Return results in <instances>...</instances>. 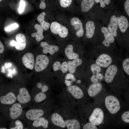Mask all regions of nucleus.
Here are the masks:
<instances>
[{
  "mask_svg": "<svg viewBox=\"0 0 129 129\" xmlns=\"http://www.w3.org/2000/svg\"><path fill=\"white\" fill-rule=\"evenodd\" d=\"M105 106L109 112L114 114L117 113L120 109V105L119 100L115 97L108 96L105 98Z\"/></svg>",
  "mask_w": 129,
  "mask_h": 129,
  "instance_id": "1",
  "label": "nucleus"
},
{
  "mask_svg": "<svg viewBox=\"0 0 129 129\" xmlns=\"http://www.w3.org/2000/svg\"><path fill=\"white\" fill-rule=\"evenodd\" d=\"M50 30L55 34H58L62 38L66 37L68 35V31L65 27L56 22H52L51 25Z\"/></svg>",
  "mask_w": 129,
  "mask_h": 129,
  "instance_id": "2",
  "label": "nucleus"
},
{
  "mask_svg": "<svg viewBox=\"0 0 129 129\" xmlns=\"http://www.w3.org/2000/svg\"><path fill=\"white\" fill-rule=\"evenodd\" d=\"M49 62V59L47 56L43 54L38 55L34 66L35 71L37 72L43 71L47 67Z\"/></svg>",
  "mask_w": 129,
  "mask_h": 129,
  "instance_id": "3",
  "label": "nucleus"
},
{
  "mask_svg": "<svg viewBox=\"0 0 129 129\" xmlns=\"http://www.w3.org/2000/svg\"><path fill=\"white\" fill-rule=\"evenodd\" d=\"M104 117V113L102 110L97 108L93 111L89 118V120L90 122L96 125H98L102 123Z\"/></svg>",
  "mask_w": 129,
  "mask_h": 129,
  "instance_id": "4",
  "label": "nucleus"
},
{
  "mask_svg": "<svg viewBox=\"0 0 129 129\" xmlns=\"http://www.w3.org/2000/svg\"><path fill=\"white\" fill-rule=\"evenodd\" d=\"M118 26L120 32L124 34L129 35V22L124 14L117 17Z\"/></svg>",
  "mask_w": 129,
  "mask_h": 129,
  "instance_id": "5",
  "label": "nucleus"
},
{
  "mask_svg": "<svg viewBox=\"0 0 129 129\" xmlns=\"http://www.w3.org/2000/svg\"><path fill=\"white\" fill-rule=\"evenodd\" d=\"M112 59L108 54H102L100 55L96 59V63L100 67L108 68L112 63Z\"/></svg>",
  "mask_w": 129,
  "mask_h": 129,
  "instance_id": "6",
  "label": "nucleus"
},
{
  "mask_svg": "<svg viewBox=\"0 0 129 129\" xmlns=\"http://www.w3.org/2000/svg\"><path fill=\"white\" fill-rule=\"evenodd\" d=\"M118 71V68L115 65H111L108 67L105 74L104 80L105 82L108 83H111Z\"/></svg>",
  "mask_w": 129,
  "mask_h": 129,
  "instance_id": "7",
  "label": "nucleus"
},
{
  "mask_svg": "<svg viewBox=\"0 0 129 129\" xmlns=\"http://www.w3.org/2000/svg\"><path fill=\"white\" fill-rule=\"evenodd\" d=\"M16 98L20 103L25 104L30 101L31 97L27 90L25 88L22 87L20 89Z\"/></svg>",
  "mask_w": 129,
  "mask_h": 129,
  "instance_id": "8",
  "label": "nucleus"
},
{
  "mask_svg": "<svg viewBox=\"0 0 129 129\" xmlns=\"http://www.w3.org/2000/svg\"><path fill=\"white\" fill-rule=\"evenodd\" d=\"M71 25L74 27V29L77 31L76 35L78 37H81L83 35L84 31L82 23L81 20L77 17L72 18L70 21Z\"/></svg>",
  "mask_w": 129,
  "mask_h": 129,
  "instance_id": "9",
  "label": "nucleus"
},
{
  "mask_svg": "<svg viewBox=\"0 0 129 129\" xmlns=\"http://www.w3.org/2000/svg\"><path fill=\"white\" fill-rule=\"evenodd\" d=\"M9 110L10 117L13 119H16L19 117L22 112V107L19 103L14 104L10 108Z\"/></svg>",
  "mask_w": 129,
  "mask_h": 129,
  "instance_id": "10",
  "label": "nucleus"
},
{
  "mask_svg": "<svg viewBox=\"0 0 129 129\" xmlns=\"http://www.w3.org/2000/svg\"><path fill=\"white\" fill-rule=\"evenodd\" d=\"M101 30L104 38V40L102 42V44L105 46L109 47L110 46V44L114 42V37L109 32L106 27H103Z\"/></svg>",
  "mask_w": 129,
  "mask_h": 129,
  "instance_id": "11",
  "label": "nucleus"
},
{
  "mask_svg": "<svg viewBox=\"0 0 129 129\" xmlns=\"http://www.w3.org/2000/svg\"><path fill=\"white\" fill-rule=\"evenodd\" d=\"M44 112L41 109H31L26 112V116L28 119L34 121L42 116Z\"/></svg>",
  "mask_w": 129,
  "mask_h": 129,
  "instance_id": "12",
  "label": "nucleus"
},
{
  "mask_svg": "<svg viewBox=\"0 0 129 129\" xmlns=\"http://www.w3.org/2000/svg\"><path fill=\"white\" fill-rule=\"evenodd\" d=\"M22 61L25 66L31 70L32 69L35 65V61L33 54L31 53L25 54L22 58Z\"/></svg>",
  "mask_w": 129,
  "mask_h": 129,
  "instance_id": "13",
  "label": "nucleus"
},
{
  "mask_svg": "<svg viewBox=\"0 0 129 129\" xmlns=\"http://www.w3.org/2000/svg\"><path fill=\"white\" fill-rule=\"evenodd\" d=\"M118 27L117 17L115 15H113L110 18L107 28L109 32L114 37L117 36Z\"/></svg>",
  "mask_w": 129,
  "mask_h": 129,
  "instance_id": "14",
  "label": "nucleus"
},
{
  "mask_svg": "<svg viewBox=\"0 0 129 129\" xmlns=\"http://www.w3.org/2000/svg\"><path fill=\"white\" fill-rule=\"evenodd\" d=\"M16 42H15L16 48L19 50L24 49L26 46V39L25 36L22 34L20 33L17 34L15 37Z\"/></svg>",
  "mask_w": 129,
  "mask_h": 129,
  "instance_id": "15",
  "label": "nucleus"
},
{
  "mask_svg": "<svg viewBox=\"0 0 129 129\" xmlns=\"http://www.w3.org/2000/svg\"><path fill=\"white\" fill-rule=\"evenodd\" d=\"M16 99L15 94L13 92H10L5 95L1 96L0 97V101L2 104L10 105L14 103Z\"/></svg>",
  "mask_w": 129,
  "mask_h": 129,
  "instance_id": "16",
  "label": "nucleus"
},
{
  "mask_svg": "<svg viewBox=\"0 0 129 129\" xmlns=\"http://www.w3.org/2000/svg\"><path fill=\"white\" fill-rule=\"evenodd\" d=\"M102 86L100 83L97 82L93 83L89 87L88 90L89 95L93 97L97 95L102 90Z\"/></svg>",
  "mask_w": 129,
  "mask_h": 129,
  "instance_id": "17",
  "label": "nucleus"
},
{
  "mask_svg": "<svg viewBox=\"0 0 129 129\" xmlns=\"http://www.w3.org/2000/svg\"><path fill=\"white\" fill-rule=\"evenodd\" d=\"M40 46L43 48V52L44 53L46 54L48 53L51 55L53 54L55 52H57L59 49V48L57 46L50 45L45 42H41Z\"/></svg>",
  "mask_w": 129,
  "mask_h": 129,
  "instance_id": "18",
  "label": "nucleus"
},
{
  "mask_svg": "<svg viewBox=\"0 0 129 129\" xmlns=\"http://www.w3.org/2000/svg\"><path fill=\"white\" fill-rule=\"evenodd\" d=\"M67 91L75 98L79 99L84 96V93L81 89L75 86H70L68 87Z\"/></svg>",
  "mask_w": 129,
  "mask_h": 129,
  "instance_id": "19",
  "label": "nucleus"
},
{
  "mask_svg": "<svg viewBox=\"0 0 129 129\" xmlns=\"http://www.w3.org/2000/svg\"><path fill=\"white\" fill-rule=\"evenodd\" d=\"M51 118L52 123L55 125L62 128L65 127V121L62 117L58 113H53L51 115Z\"/></svg>",
  "mask_w": 129,
  "mask_h": 129,
  "instance_id": "20",
  "label": "nucleus"
},
{
  "mask_svg": "<svg viewBox=\"0 0 129 129\" xmlns=\"http://www.w3.org/2000/svg\"><path fill=\"white\" fill-rule=\"evenodd\" d=\"M82 63V60L78 58L73 61H69L67 62L68 70L70 73L73 74L75 72L76 68L80 66Z\"/></svg>",
  "mask_w": 129,
  "mask_h": 129,
  "instance_id": "21",
  "label": "nucleus"
},
{
  "mask_svg": "<svg viewBox=\"0 0 129 129\" xmlns=\"http://www.w3.org/2000/svg\"><path fill=\"white\" fill-rule=\"evenodd\" d=\"M86 37L90 38L93 36L95 30V26L93 22L90 21L87 22L86 25Z\"/></svg>",
  "mask_w": 129,
  "mask_h": 129,
  "instance_id": "22",
  "label": "nucleus"
},
{
  "mask_svg": "<svg viewBox=\"0 0 129 129\" xmlns=\"http://www.w3.org/2000/svg\"><path fill=\"white\" fill-rule=\"evenodd\" d=\"M90 68L92 73V75L91 78V81L93 83L98 82V79L97 76V75L101 72V67L96 63H93L91 65Z\"/></svg>",
  "mask_w": 129,
  "mask_h": 129,
  "instance_id": "23",
  "label": "nucleus"
},
{
  "mask_svg": "<svg viewBox=\"0 0 129 129\" xmlns=\"http://www.w3.org/2000/svg\"><path fill=\"white\" fill-rule=\"evenodd\" d=\"M73 47L71 44L67 45L65 49V53L67 58L69 60H74L79 57V55L73 51Z\"/></svg>",
  "mask_w": 129,
  "mask_h": 129,
  "instance_id": "24",
  "label": "nucleus"
},
{
  "mask_svg": "<svg viewBox=\"0 0 129 129\" xmlns=\"http://www.w3.org/2000/svg\"><path fill=\"white\" fill-rule=\"evenodd\" d=\"M53 68L54 71H56L60 70L63 73H66L68 70L67 63L66 61H64L61 64L59 62L56 61L53 64Z\"/></svg>",
  "mask_w": 129,
  "mask_h": 129,
  "instance_id": "25",
  "label": "nucleus"
},
{
  "mask_svg": "<svg viewBox=\"0 0 129 129\" xmlns=\"http://www.w3.org/2000/svg\"><path fill=\"white\" fill-rule=\"evenodd\" d=\"M34 27L37 32L32 33L31 36L32 37H35L36 41L39 42L44 38L43 35V28L40 25L38 24H36L35 25Z\"/></svg>",
  "mask_w": 129,
  "mask_h": 129,
  "instance_id": "26",
  "label": "nucleus"
},
{
  "mask_svg": "<svg viewBox=\"0 0 129 129\" xmlns=\"http://www.w3.org/2000/svg\"><path fill=\"white\" fill-rule=\"evenodd\" d=\"M94 0H83L81 4V11L86 12L89 11L95 3Z\"/></svg>",
  "mask_w": 129,
  "mask_h": 129,
  "instance_id": "27",
  "label": "nucleus"
},
{
  "mask_svg": "<svg viewBox=\"0 0 129 129\" xmlns=\"http://www.w3.org/2000/svg\"><path fill=\"white\" fill-rule=\"evenodd\" d=\"M48 122L45 118L40 117L34 121L32 125L34 127H38L42 126L44 129L48 127Z\"/></svg>",
  "mask_w": 129,
  "mask_h": 129,
  "instance_id": "28",
  "label": "nucleus"
},
{
  "mask_svg": "<svg viewBox=\"0 0 129 129\" xmlns=\"http://www.w3.org/2000/svg\"><path fill=\"white\" fill-rule=\"evenodd\" d=\"M65 124L68 129H80L81 127L79 122L75 119H68L65 121Z\"/></svg>",
  "mask_w": 129,
  "mask_h": 129,
  "instance_id": "29",
  "label": "nucleus"
},
{
  "mask_svg": "<svg viewBox=\"0 0 129 129\" xmlns=\"http://www.w3.org/2000/svg\"><path fill=\"white\" fill-rule=\"evenodd\" d=\"M46 14L45 12L41 13L38 16L37 20L43 29L45 30H47L49 28L50 24L49 23L44 21V16Z\"/></svg>",
  "mask_w": 129,
  "mask_h": 129,
  "instance_id": "30",
  "label": "nucleus"
},
{
  "mask_svg": "<svg viewBox=\"0 0 129 129\" xmlns=\"http://www.w3.org/2000/svg\"><path fill=\"white\" fill-rule=\"evenodd\" d=\"M123 6L124 15L127 18L129 22V0H125Z\"/></svg>",
  "mask_w": 129,
  "mask_h": 129,
  "instance_id": "31",
  "label": "nucleus"
},
{
  "mask_svg": "<svg viewBox=\"0 0 129 129\" xmlns=\"http://www.w3.org/2000/svg\"><path fill=\"white\" fill-rule=\"evenodd\" d=\"M46 97V95L42 92L39 93L35 96L34 99L36 102H39L45 99Z\"/></svg>",
  "mask_w": 129,
  "mask_h": 129,
  "instance_id": "32",
  "label": "nucleus"
},
{
  "mask_svg": "<svg viewBox=\"0 0 129 129\" xmlns=\"http://www.w3.org/2000/svg\"><path fill=\"white\" fill-rule=\"evenodd\" d=\"M122 66L124 71L129 75V58L126 59L123 61Z\"/></svg>",
  "mask_w": 129,
  "mask_h": 129,
  "instance_id": "33",
  "label": "nucleus"
},
{
  "mask_svg": "<svg viewBox=\"0 0 129 129\" xmlns=\"http://www.w3.org/2000/svg\"><path fill=\"white\" fill-rule=\"evenodd\" d=\"M60 5L62 7L66 8L69 6L72 0H59Z\"/></svg>",
  "mask_w": 129,
  "mask_h": 129,
  "instance_id": "34",
  "label": "nucleus"
},
{
  "mask_svg": "<svg viewBox=\"0 0 129 129\" xmlns=\"http://www.w3.org/2000/svg\"><path fill=\"white\" fill-rule=\"evenodd\" d=\"M15 126L14 127L11 128L10 129H22L23 126L22 122L19 120H17L15 122Z\"/></svg>",
  "mask_w": 129,
  "mask_h": 129,
  "instance_id": "35",
  "label": "nucleus"
},
{
  "mask_svg": "<svg viewBox=\"0 0 129 129\" xmlns=\"http://www.w3.org/2000/svg\"><path fill=\"white\" fill-rule=\"evenodd\" d=\"M96 3H100V6L102 8L105 7L106 4L109 5L110 3V0H94Z\"/></svg>",
  "mask_w": 129,
  "mask_h": 129,
  "instance_id": "36",
  "label": "nucleus"
},
{
  "mask_svg": "<svg viewBox=\"0 0 129 129\" xmlns=\"http://www.w3.org/2000/svg\"><path fill=\"white\" fill-rule=\"evenodd\" d=\"M121 118L125 122L129 123V111L124 113L122 115Z\"/></svg>",
  "mask_w": 129,
  "mask_h": 129,
  "instance_id": "37",
  "label": "nucleus"
},
{
  "mask_svg": "<svg viewBox=\"0 0 129 129\" xmlns=\"http://www.w3.org/2000/svg\"><path fill=\"white\" fill-rule=\"evenodd\" d=\"M83 129H97L96 125L91 123H88L85 124L83 127Z\"/></svg>",
  "mask_w": 129,
  "mask_h": 129,
  "instance_id": "38",
  "label": "nucleus"
},
{
  "mask_svg": "<svg viewBox=\"0 0 129 129\" xmlns=\"http://www.w3.org/2000/svg\"><path fill=\"white\" fill-rule=\"evenodd\" d=\"M19 26V25L16 23H14L6 27L5 29L6 31H10L11 30L16 28Z\"/></svg>",
  "mask_w": 129,
  "mask_h": 129,
  "instance_id": "39",
  "label": "nucleus"
},
{
  "mask_svg": "<svg viewBox=\"0 0 129 129\" xmlns=\"http://www.w3.org/2000/svg\"><path fill=\"white\" fill-rule=\"evenodd\" d=\"M25 5V2L23 0H21L19 7L18 9V11L20 14H21L23 11Z\"/></svg>",
  "mask_w": 129,
  "mask_h": 129,
  "instance_id": "40",
  "label": "nucleus"
},
{
  "mask_svg": "<svg viewBox=\"0 0 129 129\" xmlns=\"http://www.w3.org/2000/svg\"><path fill=\"white\" fill-rule=\"evenodd\" d=\"M65 78L66 80L70 79L71 81H75L76 80L74 75L70 73L67 74L66 75Z\"/></svg>",
  "mask_w": 129,
  "mask_h": 129,
  "instance_id": "41",
  "label": "nucleus"
},
{
  "mask_svg": "<svg viewBox=\"0 0 129 129\" xmlns=\"http://www.w3.org/2000/svg\"><path fill=\"white\" fill-rule=\"evenodd\" d=\"M45 0H41V3L39 5V7L40 9H42L45 8L46 6V4L44 2Z\"/></svg>",
  "mask_w": 129,
  "mask_h": 129,
  "instance_id": "42",
  "label": "nucleus"
},
{
  "mask_svg": "<svg viewBox=\"0 0 129 129\" xmlns=\"http://www.w3.org/2000/svg\"><path fill=\"white\" fill-rule=\"evenodd\" d=\"M48 89V86L46 85H44L43 86L41 89L42 92L43 93L47 91Z\"/></svg>",
  "mask_w": 129,
  "mask_h": 129,
  "instance_id": "43",
  "label": "nucleus"
},
{
  "mask_svg": "<svg viewBox=\"0 0 129 129\" xmlns=\"http://www.w3.org/2000/svg\"><path fill=\"white\" fill-rule=\"evenodd\" d=\"M4 46L1 43V41H0V53L1 54L4 51Z\"/></svg>",
  "mask_w": 129,
  "mask_h": 129,
  "instance_id": "44",
  "label": "nucleus"
},
{
  "mask_svg": "<svg viewBox=\"0 0 129 129\" xmlns=\"http://www.w3.org/2000/svg\"><path fill=\"white\" fill-rule=\"evenodd\" d=\"M72 81L66 80L64 81V83L67 86H69L71 85Z\"/></svg>",
  "mask_w": 129,
  "mask_h": 129,
  "instance_id": "45",
  "label": "nucleus"
},
{
  "mask_svg": "<svg viewBox=\"0 0 129 129\" xmlns=\"http://www.w3.org/2000/svg\"><path fill=\"white\" fill-rule=\"evenodd\" d=\"M97 76L98 79L100 80H102L103 77L102 74L100 72L97 75Z\"/></svg>",
  "mask_w": 129,
  "mask_h": 129,
  "instance_id": "46",
  "label": "nucleus"
},
{
  "mask_svg": "<svg viewBox=\"0 0 129 129\" xmlns=\"http://www.w3.org/2000/svg\"><path fill=\"white\" fill-rule=\"evenodd\" d=\"M37 86L38 88L41 89L42 88L43 86L42 84L40 83H38L37 84Z\"/></svg>",
  "mask_w": 129,
  "mask_h": 129,
  "instance_id": "47",
  "label": "nucleus"
},
{
  "mask_svg": "<svg viewBox=\"0 0 129 129\" xmlns=\"http://www.w3.org/2000/svg\"><path fill=\"white\" fill-rule=\"evenodd\" d=\"M15 42L14 40L12 41L11 43V45L13 46H15Z\"/></svg>",
  "mask_w": 129,
  "mask_h": 129,
  "instance_id": "48",
  "label": "nucleus"
},
{
  "mask_svg": "<svg viewBox=\"0 0 129 129\" xmlns=\"http://www.w3.org/2000/svg\"><path fill=\"white\" fill-rule=\"evenodd\" d=\"M76 82L80 84L81 83V81L80 80H79L76 81Z\"/></svg>",
  "mask_w": 129,
  "mask_h": 129,
  "instance_id": "49",
  "label": "nucleus"
},
{
  "mask_svg": "<svg viewBox=\"0 0 129 129\" xmlns=\"http://www.w3.org/2000/svg\"><path fill=\"white\" fill-rule=\"evenodd\" d=\"M6 128H0V129H6Z\"/></svg>",
  "mask_w": 129,
  "mask_h": 129,
  "instance_id": "50",
  "label": "nucleus"
},
{
  "mask_svg": "<svg viewBox=\"0 0 129 129\" xmlns=\"http://www.w3.org/2000/svg\"><path fill=\"white\" fill-rule=\"evenodd\" d=\"M2 0H0V2Z\"/></svg>",
  "mask_w": 129,
  "mask_h": 129,
  "instance_id": "51",
  "label": "nucleus"
},
{
  "mask_svg": "<svg viewBox=\"0 0 129 129\" xmlns=\"http://www.w3.org/2000/svg\"></svg>",
  "mask_w": 129,
  "mask_h": 129,
  "instance_id": "52",
  "label": "nucleus"
}]
</instances>
